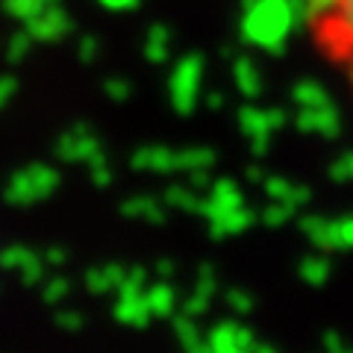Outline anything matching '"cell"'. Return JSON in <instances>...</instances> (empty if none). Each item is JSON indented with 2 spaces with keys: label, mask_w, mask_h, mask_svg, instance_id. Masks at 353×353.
<instances>
[{
  "label": "cell",
  "mask_w": 353,
  "mask_h": 353,
  "mask_svg": "<svg viewBox=\"0 0 353 353\" xmlns=\"http://www.w3.org/2000/svg\"><path fill=\"white\" fill-rule=\"evenodd\" d=\"M301 9L315 53L353 94V0H301Z\"/></svg>",
  "instance_id": "cell-1"
}]
</instances>
